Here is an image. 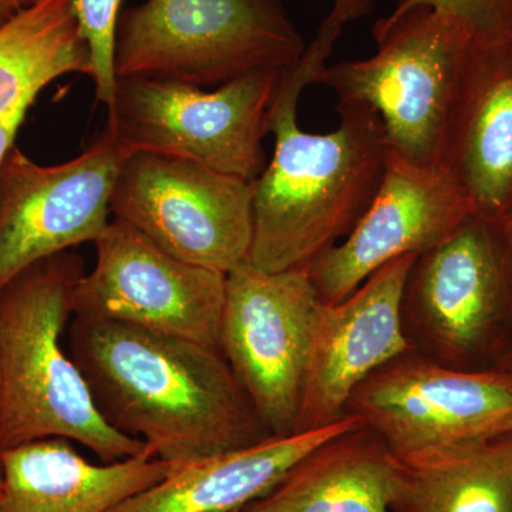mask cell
I'll use <instances>...</instances> for the list:
<instances>
[{
  "label": "cell",
  "instance_id": "cell-3",
  "mask_svg": "<svg viewBox=\"0 0 512 512\" xmlns=\"http://www.w3.org/2000/svg\"><path fill=\"white\" fill-rule=\"evenodd\" d=\"M84 275L72 251L43 259L0 291V448L45 439L86 447L103 463L151 450L107 424L63 345Z\"/></svg>",
  "mask_w": 512,
  "mask_h": 512
},
{
  "label": "cell",
  "instance_id": "cell-21",
  "mask_svg": "<svg viewBox=\"0 0 512 512\" xmlns=\"http://www.w3.org/2000/svg\"><path fill=\"white\" fill-rule=\"evenodd\" d=\"M123 0H74L80 33L89 47L96 99L107 107L116 94V33Z\"/></svg>",
  "mask_w": 512,
  "mask_h": 512
},
{
  "label": "cell",
  "instance_id": "cell-20",
  "mask_svg": "<svg viewBox=\"0 0 512 512\" xmlns=\"http://www.w3.org/2000/svg\"><path fill=\"white\" fill-rule=\"evenodd\" d=\"M70 73H92L74 0H37L0 28V119L25 117L47 84Z\"/></svg>",
  "mask_w": 512,
  "mask_h": 512
},
{
  "label": "cell",
  "instance_id": "cell-16",
  "mask_svg": "<svg viewBox=\"0 0 512 512\" xmlns=\"http://www.w3.org/2000/svg\"><path fill=\"white\" fill-rule=\"evenodd\" d=\"M0 467V512H107L175 468L153 450L114 463H90L66 439L5 448Z\"/></svg>",
  "mask_w": 512,
  "mask_h": 512
},
{
  "label": "cell",
  "instance_id": "cell-7",
  "mask_svg": "<svg viewBox=\"0 0 512 512\" xmlns=\"http://www.w3.org/2000/svg\"><path fill=\"white\" fill-rule=\"evenodd\" d=\"M114 220L188 264L229 274L249 261L254 188L192 161L133 153L121 165L110 204Z\"/></svg>",
  "mask_w": 512,
  "mask_h": 512
},
{
  "label": "cell",
  "instance_id": "cell-13",
  "mask_svg": "<svg viewBox=\"0 0 512 512\" xmlns=\"http://www.w3.org/2000/svg\"><path fill=\"white\" fill-rule=\"evenodd\" d=\"M473 215L467 195L443 167H421L390 151L365 214L308 269L320 301H342L377 269L400 256L429 251Z\"/></svg>",
  "mask_w": 512,
  "mask_h": 512
},
{
  "label": "cell",
  "instance_id": "cell-12",
  "mask_svg": "<svg viewBox=\"0 0 512 512\" xmlns=\"http://www.w3.org/2000/svg\"><path fill=\"white\" fill-rule=\"evenodd\" d=\"M130 153L109 130L79 157L40 165L13 147L0 165V291L30 266L109 227L114 185Z\"/></svg>",
  "mask_w": 512,
  "mask_h": 512
},
{
  "label": "cell",
  "instance_id": "cell-18",
  "mask_svg": "<svg viewBox=\"0 0 512 512\" xmlns=\"http://www.w3.org/2000/svg\"><path fill=\"white\" fill-rule=\"evenodd\" d=\"M400 473L399 458L363 424L316 447L249 505L254 512H392Z\"/></svg>",
  "mask_w": 512,
  "mask_h": 512
},
{
  "label": "cell",
  "instance_id": "cell-22",
  "mask_svg": "<svg viewBox=\"0 0 512 512\" xmlns=\"http://www.w3.org/2000/svg\"><path fill=\"white\" fill-rule=\"evenodd\" d=\"M413 8L433 9L473 40L512 39V0H399L390 15Z\"/></svg>",
  "mask_w": 512,
  "mask_h": 512
},
{
  "label": "cell",
  "instance_id": "cell-11",
  "mask_svg": "<svg viewBox=\"0 0 512 512\" xmlns=\"http://www.w3.org/2000/svg\"><path fill=\"white\" fill-rule=\"evenodd\" d=\"M409 313L437 362L495 369L512 335V301L490 222L473 215L417 256L403 296Z\"/></svg>",
  "mask_w": 512,
  "mask_h": 512
},
{
  "label": "cell",
  "instance_id": "cell-26",
  "mask_svg": "<svg viewBox=\"0 0 512 512\" xmlns=\"http://www.w3.org/2000/svg\"><path fill=\"white\" fill-rule=\"evenodd\" d=\"M37 0H0V28L8 25L20 13L32 8Z\"/></svg>",
  "mask_w": 512,
  "mask_h": 512
},
{
  "label": "cell",
  "instance_id": "cell-29",
  "mask_svg": "<svg viewBox=\"0 0 512 512\" xmlns=\"http://www.w3.org/2000/svg\"><path fill=\"white\" fill-rule=\"evenodd\" d=\"M0 453H2V448H0ZM0 484H2V467H0Z\"/></svg>",
  "mask_w": 512,
  "mask_h": 512
},
{
  "label": "cell",
  "instance_id": "cell-28",
  "mask_svg": "<svg viewBox=\"0 0 512 512\" xmlns=\"http://www.w3.org/2000/svg\"><path fill=\"white\" fill-rule=\"evenodd\" d=\"M229 512H254V510H252L251 505H247V507L239 508V510Z\"/></svg>",
  "mask_w": 512,
  "mask_h": 512
},
{
  "label": "cell",
  "instance_id": "cell-9",
  "mask_svg": "<svg viewBox=\"0 0 512 512\" xmlns=\"http://www.w3.org/2000/svg\"><path fill=\"white\" fill-rule=\"evenodd\" d=\"M348 413L409 460L512 434V375L457 369L409 352L360 384Z\"/></svg>",
  "mask_w": 512,
  "mask_h": 512
},
{
  "label": "cell",
  "instance_id": "cell-23",
  "mask_svg": "<svg viewBox=\"0 0 512 512\" xmlns=\"http://www.w3.org/2000/svg\"><path fill=\"white\" fill-rule=\"evenodd\" d=\"M493 227L495 244L503 266L505 281L510 291L512 301V211L508 212L500 221L491 224Z\"/></svg>",
  "mask_w": 512,
  "mask_h": 512
},
{
  "label": "cell",
  "instance_id": "cell-19",
  "mask_svg": "<svg viewBox=\"0 0 512 512\" xmlns=\"http://www.w3.org/2000/svg\"><path fill=\"white\" fill-rule=\"evenodd\" d=\"M400 463L392 512H512V434Z\"/></svg>",
  "mask_w": 512,
  "mask_h": 512
},
{
  "label": "cell",
  "instance_id": "cell-8",
  "mask_svg": "<svg viewBox=\"0 0 512 512\" xmlns=\"http://www.w3.org/2000/svg\"><path fill=\"white\" fill-rule=\"evenodd\" d=\"M320 305L308 271L227 274L221 353L271 436L295 433Z\"/></svg>",
  "mask_w": 512,
  "mask_h": 512
},
{
  "label": "cell",
  "instance_id": "cell-6",
  "mask_svg": "<svg viewBox=\"0 0 512 512\" xmlns=\"http://www.w3.org/2000/svg\"><path fill=\"white\" fill-rule=\"evenodd\" d=\"M285 72L248 74L215 90L153 79H117L109 130L128 153L192 161L254 183L262 140Z\"/></svg>",
  "mask_w": 512,
  "mask_h": 512
},
{
  "label": "cell",
  "instance_id": "cell-1",
  "mask_svg": "<svg viewBox=\"0 0 512 512\" xmlns=\"http://www.w3.org/2000/svg\"><path fill=\"white\" fill-rule=\"evenodd\" d=\"M69 330L103 419L161 460L183 466L271 437L221 350L119 320L73 318Z\"/></svg>",
  "mask_w": 512,
  "mask_h": 512
},
{
  "label": "cell",
  "instance_id": "cell-24",
  "mask_svg": "<svg viewBox=\"0 0 512 512\" xmlns=\"http://www.w3.org/2000/svg\"><path fill=\"white\" fill-rule=\"evenodd\" d=\"M373 0H335L326 25L342 30L343 26L355 22L372 12Z\"/></svg>",
  "mask_w": 512,
  "mask_h": 512
},
{
  "label": "cell",
  "instance_id": "cell-10",
  "mask_svg": "<svg viewBox=\"0 0 512 512\" xmlns=\"http://www.w3.org/2000/svg\"><path fill=\"white\" fill-rule=\"evenodd\" d=\"M73 318L110 319L220 349L227 275L188 264L120 220L94 242Z\"/></svg>",
  "mask_w": 512,
  "mask_h": 512
},
{
  "label": "cell",
  "instance_id": "cell-27",
  "mask_svg": "<svg viewBox=\"0 0 512 512\" xmlns=\"http://www.w3.org/2000/svg\"><path fill=\"white\" fill-rule=\"evenodd\" d=\"M495 369L503 370V372L512 375V335L511 338L508 339L507 345L504 346L503 352L498 356Z\"/></svg>",
  "mask_w": 512,
  "mask_h": 512
},
{
  "label": "cell",
  "instance_id": "cell-4",
  "mask_svg": "<svg viewBox=\"0 0 512 512\" xmlns=\"http://www.w3.org/2000/svg\"><path fill=\"white\" fill-rule=\"evenodd\" d=\"M306 46L279 0H147L120 13L117 79L220 87L288 72Z\"/></svg>",
  "mask_w": 512,
  "mask_h": 512
},
{
  "label": "cell",
  "instance_id": "cell-2",
  "mask_svg": "<svg viewBox=\"0 0 512 512\" xmlns=\"http://www.w3.org/2000/svg\"><path fill=\"white\" fill-rule=\"evenodd\" d=\"M338 110V128L313 134L298 126L296 107L272 104L274 158L252 183L255 268L308 271L348 237L375 198L390 154L382 120L363 104Z\"/></svg>",
  "mask_w": 512,
  "mask_h": 512
},
{
  "label": "cell",
  "instance_id": "cell-14",
  "mask_svg": "<svg viewBox=\"0 0 512 512\" xmlns=\"http://www.w3.org/2000/svg\"><path fill=\"white\" fill-rule=\"evenodd\" d=\"M417 256H400L382 266L338 303L322 302L295 433L342 420L360 384L387 363L413 352L404 325L403 296Z\"/></svg>",
  "mask_w": 512,
  "mask_h": 512
},
{
  "label": "cell",
  "instance_id": "cell-15",
  "mask_svg": "<svg viewBox=\"0 0 512 512\" xmlns=\"http://www.w3.org/2000/svg\"><path fill=\"white\" fill-rule=\"evenodd\" d=\"M440 165L476 217L512 211V39L471 42Z\"/></svg>",
  "mask_w": 512,
  "mask_h": 512
},
{
  "label": "cell",
  "instance_id": "cell-17",
  "mask_svg": "<svg viewBox=\"0 0 512 512\" xmlns=\"http://www.w3.org/2000/svg\"><path fill=\"white\" fill-rule=\"evenodd\" d=\"M363 426L355 414L303 433L175 466L160 483L107 512H229L265 497L303 457L345 431Z\"/></svg>",
  "mask_w": 512,
  "mask_h": 512
},
{
  "label": "cell",
  "instance_id": "cell-25",
  "mask_svg": "<svg viewBox=\"0 0 512 512\" xmlns=\"http://www.w3.org/2000/svg\"><path fill=\"white\" fill-rule=\"evenodd\" d=\"M25 117H10V119H0V165L8 156L9 151L15 147V138L20 126H22Z\"/></svg>",
  "mask_w": 512,
  "mask_h": 512
},
{
  "label": "cell",
  "instance_id": "cell-5",
  "mask_svg": "<svg viewBox=\"0 0 512 512\" xmlns=\"http://www.w3.org/2000/svg\"><path fill=\"white\" fill-rule=\"evenodd\" d=\"M373 36L375 55L326 67L318 83L332 89L339 104L375 111L396 156L421 167H441L473 39L430 8L380 19Z\"/></svg>",
  "mask_w": 512,
  "mask_h": 512
}]
</instances>
